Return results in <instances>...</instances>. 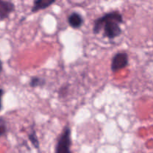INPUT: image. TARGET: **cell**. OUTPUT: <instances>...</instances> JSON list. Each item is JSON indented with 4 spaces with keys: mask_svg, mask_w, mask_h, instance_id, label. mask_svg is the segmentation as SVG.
Masks as SVG:
<instances>
[{
    "mask_svg": "<svg viewBox=\"0 0 153 153\" xmlns=\"http://www.w3.org/2000/svg\"><path fill=\"white\" fill-rule=\"evenodd\" d=\"M72 131L69 126H66L60 134L55 148V153H72Z\"/></svg>",
    "mask_w": 153,
    "mask_h": 153,
    "instance_id": "7a4b0ae2",
    "label": "cell"
},
{
    "mask_svg": "<svg viewBox=\"0 0 153 153\" xmlns=\"http://www.w3.org/2000/svg\"><path fill=\"white\" fill-rule=\"evenodd\" d=\"M123 23V17L119 10H112L96 19L94 22L93 32L95 34L102 31L103 37L113 40L123 33L120 25Z\"/></svg>",
    "mask_w": 153,
    "mask_h": 153,
    "instance_id": "6da1fadb",
    "label": "cell"
},
{
    "mask_svg": "<svg viewBox=\"0 0 153 153\" xmlns=\"http://www.w3.org/2000/svg\"><path fill=\"white\" fill-rule=\"evenodd\" d=\"M4 90L0 88V111L2 109V97L4 95Z\"/></svg>",
    "mask_w": 153,
    "mask_h": 153,
    "instance_id": "30bf717a",
    "label": "cell"
},
{
    "mask_svg": "<svg viewBox=\"0 0 153 153\" xmlns=\"http://www.w3.org/2000/svg\"><path fill=\"white\" fill-rule=\"evenodd\" d=\"M7 132V125L6 120L0 117V137L5 135Z\"/></svg>",
    "mask_w": 153,
    "mask_h": 153,
    "instance_id": "9c48e42d",
    "label": "cell"
},
{
    "mask_svg": "<svg viewBox=\"0 0 153 153\" xmlns=\"http://www.w3.org/2000/svg\"><path fill=\"white\" fill-rule=\"evenodd\" d=\"M2 70H3V63H2V61L0 60V75H1Z\"/></svg>",
    "mask_w": 153,
    "mask_h": 153,
    "instance_id": "8fae6325",
    "label": "cell"
},
{
    "mask_svg": "<svg viewBox=\"0 0 153 153\" xmlns=\"http://www.w3.org/2000/svg\"><path fill=\"white\" fill-rule=\"evenodd\" d=\"M128 55L125 52H119L115 54L111 59V70L113 73H117L125 69L128 65Z\"/></svg>",
    "mask_w": 153,
    "mask_h": 153,
    "instance_id": "3957f363",
    "label": "cell"
},
{
    "mask_svg": "<svg viewBox=\"0 0 153 153\" xmlns=\"http://www.w3.org/2000/svg\"><path fill=\"white\" fill-rule=\"evenodd\" d=\"M45 85H46V80L38 76H33L29 81V86L32 88L43 87Z\"/></svg>",
    "mask_w": 153,
    "mask_h": 153,
    "instance_id": "ba28073f",
    "label": "cell"
},
{
    "mask_svg": "<svg viewBox=\"0 0 153 153\" xmlns=\"http://www.w3.org/2000/svg\"><path fill=\"white\" fill-rule=\"evenodd\" d=\"M15 10V4L12 1L0 0V20L7 19Z\"/></svg>",
    "mask_w": 153,
    "mask_h": 153,
    "instance_id": "277c9868",
    "label": "cell"
},
{
    "mask_svg": "<svg viewBox=\"0 0 153 153\" xmlns=\"http://www.w3.org/2000/svg\"><path fill=\"white\" fill-rule=\"evenodd\" d=\"M56 1L55 0H35L33 2V6L31 9V12L36 13L39 10H44L50 7L52 4H55Z\"/></svg>",
    "mask_w": 153,
    "mask_h": 153,
    "instance_id": "8992f818",
    "label": "cell"
},
{
    "mask_svg": "<svg viewBox=\"0 0 153 153\" xmlns=\"http://www.w3.org/2000/svg\"><path fill=\"white\" fill-rule=\"evenodd\" d=\"M67 22L71 28L74 29H79L83 25L84 18L81 13L73 11L67 17Z\"/></svg>",
    "mask_w": 153,
    "mask_h": 153,
    "instance_id": "5b68a950",
    "label": "cell"
},
{
    "mask_svg": "<svg viewBox=\"0 0 153 153\" xmlns=\"http://www.w3.org/2000/svg\"><path fill=\"white\" fill-rule=\"evenodd\" d=\"M28 138L35 149H38L40 148V141H39L37 133H36V131L34 127L31 128V130L28 134Z\"/></svg>",
    "mask_w": 153,
    "mask_h": 153,
    "instance_id": "52a82bcc",
    "label": "cell"
}]
</instances>
